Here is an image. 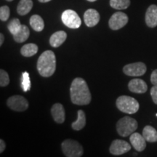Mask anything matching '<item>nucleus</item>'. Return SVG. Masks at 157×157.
<instances>
[{"label":"nucleus","instance_id":"obj_12","mask_svg":"<svg viewBox=\"0 0 157 157\" xmlns=\"http://www.w3.org/2000/svg\"><path fill=\"white\" fill-rule=\"evenodd\" d=\"M99 13L94 9H88L84 14V23L88 27H94L100 21Z\"/></svg>","mask_w":157,"mask_h":157},{"label":"nucleus","instance_id":"obj_23","mask_svg":"<svg viewBox=\"0 0 157 157\" xmlns=\"http://www.w3.org/2000/svg\"><path fill=\"white\" fill-rule=\"evenodd\" d=\"M110 5L116 10H125L130 5V0H110Z\"/></svg>","mask_w":157,"mask_h":157},{"label":"nucleus","instance_id":"obj_26","mask_svg":"<svg viewBox=\"0 0 157 157\" xmlns=\"http://www.w3.org/2000/svg\"><path fill=\"white\" fill-rule=\"evenodd\" d=\"M10 83V78L8 74L5 70H0V86L2 87H6Z\"/></svg>","mask_w":157,"mask_h":157},{"label":"nucleus","instance_id":"obj_3","mask_svg":"<svg viewBox=\"0 0 157 157\" xmlns=\"http://www.w3.org/2000/svg\"><path fill=\"white\" fill-rule=\"evenodd\" d=\"M117 109L121 112L134 114L139 110V103L134 98L127 95H121L117 98L116 102Z\"/></svg>","mask_w":157,"mask_h":157},{"label":"nucleus","instance_id":"obj_9","mask_svg":"<svg viewBox=\"0 0 157 157\" xmlns=\"http://www.w3.org/2000/svg\"><path fill=\"white\" fill-rule=\"evenodd\" d=\"M129 18L127 14L122 12H117L113 13L111 18L109 19V25L112 30H119L127 25L128 23Z\"/></svg>","mask_w":157,"mask_h":157},{"label":"nucleus","instance_id":"obj_11","mask_svg":"<svg viewBox=\"0 0 157 157\" xmlns=\"http://www.w3.org/2000/svg\"><path fill=\"white\" fill-rule=\"evenodd\" d=\"M129 141H130L131 145L137 151L141 152L145 150L146 147V139L143 135H141L138 132H133L130 135L129 137Z\"/></svg>","mask_w":157,"mask_h":157},{"label":"nucleus","instance_id":"obj_21","mask_svg":"<svg viewBox=\"0 0 157 157\" xmlns=\"http://www.w3.org/2000/svg\"><path fill=\"white\" fill-rule=\"evenodd\" d=\"M30 25L31 28L37 32H40L44 28V23L42 17L39 15H34L30 18Z\"/></svg>","mask_w":157,"mask_h":157},{"label":"nucleus","instance_id":"obj_33","mask_svg":"<svg viewBox=\"0 0 157 157\" xmlns=\"http://www.w3.org/2000/svg\"><path fill=\"white\" fill-rule=\"evenodd\" d=\"M88 2H95L97 1V0H87Z\"/></svg>","mask_w":157,"mask_h":157},{"label":"nucleus","instance_id":"obj_4","mask_svg":"<svg viewBox=\"0 0 157 157\" xmlns=\"http://www.w3.org/2000/svg\"><path fill=\"white\" fill-rule=\"evenodd\" d=\"M137 121L133 118L124 117L118 121L117 130L118 134L121 137H128L137 129Z\"/></svg>","mask_w":157,"mask_h":157},{"label":"nucleus","instance_id":"obj_13","mask_svg":"<svg viewBox=\"0 0 157 157\" xmlns=\"http://www.w3.org/2000/svg\"><path fill=\"white\" fill-rule=\"evenodd\" d=\"M128 87L132 93L137 94L145 93L148 90L147 84L140 78H134L131 80L129 82Z\"/></svg>","mask_w":157,"mask_h":157},{"label":"nucleus","instance_id":"obj_35","mask_svg":"<svg viewBox=\"0 0 157 157\" xmlns=\"http://www.w3.org/2000/svg\"><path fill=\"white\" fill-rule=\"evenodd\" d=\"M156 116H157V113H156Z\"/></svg>","mask_w":157,"mask_h":157},{"label":"nucleus","instance_id":"obj_27","mask_svg":"<svg viewBox=\"0 0 157 157\" xmlns=\"http://www.w3.org/2000/svg\"><path fill=\"white\" fill-rule=\"evenodd\" d=\"M10 10L8 6H2L0 7V19L2 21H7L9 19Z\"/></svg>","mask_w":157,"mask_h":157},{"label":"nucleus","instance_id":"obj_18","mask_svg":"<svg viewBox=\"0 0 157 157\" xmlns=\"http://www.w3.org/2000/svg\"><path fill=\"white\" fill-rule=\"evenodd\" d=\"M32 7V0H21L17 6V13L20 15H25L28 14Z\"/></svg>","mask_w":157,"mask_h":157},{"label":"nucleus","instance_id":"obj_25","mask_svg":"<svg viewBox=\"0 0 157 157\" xmlns=\"http://www.w3.org/2000/svg\"><path fill=\"white\" fill-rule=\"evenodd\" d=\"M21 87L24 92H28L31 89L30 76L27 71L23 72L22 74V82H21Z\"/></svg>","mask_w":157,"mask_h":157},{"label":"nucleus","instance_id":"obj_8","mask_svg":"<svg viewBox=\"0 0 157 157\" xmlns=\"http://www.w3.org/2000/svg\"><path fill=\"white\" fill-rule=\"evenodd\" d=\"M147 67L146 64L142 62L129 63L124 66L123 71L126 75L129 76H140L146 74Z\"/></svg>","mask_w":157,"mask_h":157},{"label":"nucleus","instance_id":"obj_30","mask_svg":"<svg viewBox=\"0 0 157 157\" xmlns=\"http://www.w3.org/2000/svg\"><path fill=\"white\" fill-rule=\"evenodd\" d=\"M6 148V144L2 139L0 140V153H3Z\"/></svg>","mask_w":157,"mask_h":157},{"label":"nucleus","instance_id":"obj_7","mask_svg":"<svg viewBox=\"0 0 157 157\" xmlns=\"http://www.w3.org/2000/svg\"><path fill=\"white\" fill-rule=\"evenodd\" d=\"M7 105L13 111H23L29 108V102L23 96L13 95L7 99Z\"/></svg>","mask_w":157,"mask_h":157},{"label":"nucleus","instance_id":"obj_29","mask_svg":"<svg viewBox=\"0 0 157 157\" xmlns=\"http://www.w3.org/2000/svg\"><path fill=\"white\" fill-rule=\"evenodd\" d=\"M151 82L154 85H157V69L154 70L151 75Z\"/></svg>","mask_w":157,"mask_h":157},{"label":"nucleus","instance_id":"obj_16","mask_svg":"<svg viewBox=\"0 0 157 157\" xmlns=\"http://www.w3.org/2000/svg\"><path fill=\"white\" fill-rule=\"evenodd\" d=\"M67 34L63 31H58L55 32L50 38V44L53 48H58L66 41Z\"/></svg>","mask_w":157,"mask_h":157},{"label":"nucleus","instance_id":"obj_14","mask_svg":"<svg viewBox=\"0 0 157 157\" xmlns=\"http://www.w3.org/2000/svg\"><path fill=\"white\" fill-rule=\"evenodd\" d=\"M51 113L54 121L58 124L64 122L66 119V113L63 105L60 103H56L51 109Z\"/></svg>","mask_w":157,"mask_h":157},{"label":"nucleus","instance_id":"obj_32","mask_svg":"<svg viewBox=\"0 0 157 157\" xmlns=\"http://www.w3.org/2000/svg\"><path fill=\"white\" fill-rule=\"evenodd\" d=\"M38 1L41 3H46V2H48L51 1V0H38Z\"/></svg>","mask_w":157,"mask_h":157},{"label":"nucleus","instance_id":"obj_5","mask_svg":"<svg viewBox=\"0 0 157 157\" xmlns=\"http://www.w3.org/2000/svg\"><path fill=\"white\" fill-rule=\"evenodd\" d=\"M63 153L67 157H80L83 155L84 150L82 145L77 141L68 139L62 143Z\"/></svg>","mask_w":157,"mask_h":157},{"label":"nucleus","instance_id":"obj_2","mask_svg":"<svg viewBox=\"0 0 157 157\" xmlns=\"http://www.w3.org/2000/svg\"><path fill=\"white\" fill-rule=\"evenodd\" d=\"M56 69V55L52 51L47 50L42 53L37 60V70L43 77H50Z\"/></svg>","mask_w":157,"mask_h":157},{"label":"nucleus","instance_id":"obj_17","mask_svg":"<svg viewBox=\"0 0 157 157\" xmlns=\"http://www.w3.org/2000/svg\"><path fill=\"white\" fill-rule=\"evenodd\" d=\"M143 136L148 143L157 142V131L154 127L147 125L143 130Z\"/></svg>","mask_w":157,"mask_h":157},{"label":"nucleus","instance_id":"obj_28","mask_svg":"<svg viewBox=\"0 0 157 157\" xmlns=\"http://www.w3.org/2000/svg\"><path fill=\"white\" fill-rule=\"evenodd\" d=\"M151 95L154 103L157 105V85H154L151 89Z\"/></svg>","mask_w":157,"mask_h":157},{"label":"nucleus","instance_id":"obj_6","mask_svg":"<svg viewBox=\"0 0 157 157\" xmlns=\"http://www.w3.org/2000/svg\"><path fill=\"white\" fill-rule=\"evenodd\" d=\"M61 20L65 25L70 29H78L82 24V21L77 13L72 10H66L62 13Z\"/></svg>","mask_w":157,"mask_h":157},{"label":"nucleus","instance_id":"obj_24","mask_svg":"<svg viewBox=\"0 0 157 157\" xmlns=\"http://www.w3.org/2000/svg\"><path fill=\"white\" fill-rule=\"evenodd\" d=\"M21 25H22L21 24L18 18H13L10 21L8 25H7V29L12 34L15 35L21 29Z\"/></svg>","mask_w":157,"mask_h":157},{"label":"nucleus","instance_id":"obj_31","mask_svg":"<svg viewBox=\"0 0 157 157\" xmlns=\"http://www.w3.org/2000/svg\"><path fill=\"white\" fill-rule=\"evenodd\" d=\"M4 41H5V36H4L3 34H0V46H2L3 44Z\"/></svg>","mask_w":157,"mask_h":157},{"label":"nucleus","instance_id":"obj_15","mask_svg":"<svg viewBox=\"0 0 157 157\" xmlns=\"http://www.w3.org/2000/svg\"><path fill=\"white\" fill-rule=\"evenodd\" d=\"M146 23L150 28H155L157 26V6L151 5L147 9L146 13Z\"/></svg>","mask_w":157,"mask_h":157},{"label":"nucleus","instance_id":"obj_22","mask_svg":"<svg viewBox=\"0 0 157 157\" xmlns=\"http://www.w3.org/2000/svg\"><path fill=\"white\" fill-rule=\"evenodd\" d=\"M38 52V46L34 43H29L23 45L21 49V53L24 57H31Z\"/></svg>","mask_w":157,"mask_h":157},{"label":"nucleus","instance_id":"obj_20","mask_svg":"<svg viewBox=\"0 0 157 157\" xmlns=\"http://www.w3.org/2000/svg\"><path fill=\"white\" fill-rule=\"evenodd\" d=\"M77 119L72 123L71 127L74 130L79 131L83 129L86 124L85 113L82 110H78L77 112Z\"/></svg>","mask_w":157,"mask_h":157},{"label":"nucleus","instance_id":"obj_19","mask_svg":"<svg viewBox=\"0 0 157 157\" xmlns=\"http://www.w3.org/2000/svg\"><path fill=\"white\" fill-rule=\"evenodd\" d=\"M29 35H30V31L28 27L25 25H22L17 33L13 35V39L17 43H23L28 39Z\"/></svg>","mask_w":157,"mask_h":157},{"label":"nucleus","instance_id":"obj_10","mask_svg":"<svg viewBox=\"0 0 157 157\" xmlns=\"http://www.w3.org/2000/svg\"><path fill=\"white\" fill-rule=\"evenodd\" d=\"M131 150V146L127 141L122 140H113L110 146L109 151L111 154L115 156L122 155Z\"/></svg>","mask_w":157,"mask_h":157},{"label":"nucleus","instance_id":"obj_34","mask_svg":"<svg viewBox=\"0 0 157 157\" xmlns=\"http://www.w3.org/2000/svg\"><path fill=\"white\" fill-rule=\"evenodd\" d=\"M7 2H12V1H13V0H7Z\"/></svg>","mask_w":157,"mask_h":157},{"label":"nucleus","instance_id":"obj_1","mask_svg":"<svg viewBox=\"0 0 157 157\" xmlns=\"http://www.w3.org/2000/svg\"><path fill=\"white\" fill-rule=\"evenodd\" d=\"M70 93L71 102L76 105H88L91 102V93L84 78L80 77L74 78L71 85Z\"/></svg>","mask_w":157,"mask_h":157}]
</instances>
